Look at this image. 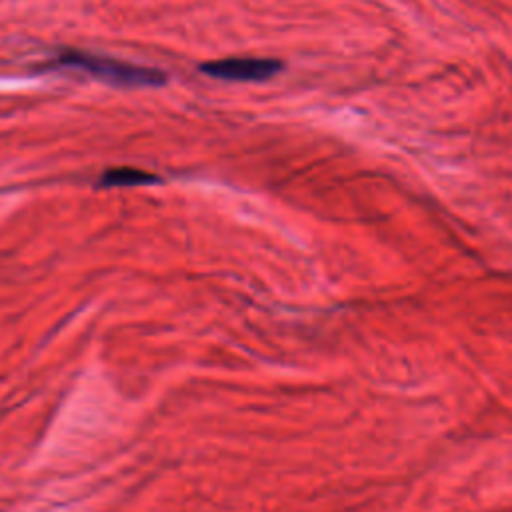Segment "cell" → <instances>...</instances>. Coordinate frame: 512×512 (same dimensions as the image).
Instances as JSON below:
<instances>
[{
	"mask_svg": "<svg viewBox=\"0 0 512 512\" xmlns=\"http://www.w3.org/2000/svg\"><path fill=\"white\" fill-rule=\"evenodd\" d=\"M50 66H60V68H78L84 70L86 74L116 84V86H126V88H136V86H160L166 82V74L156 70V68H146V66H136L130 62H122L110 56L102 54H92V52H78V50H64L58 54L56 60L50 62Z\"/></svg>",
	"mask_w": 512,
	"mask_h": 512,
	"instance_id": "cell-1",
	"label": "cell"
},
{
	"mask_svg": "<svg viewBox=\"0 0 512 512\" xmlns=\"http://www.w3.org/2000/svg\"><path fill=\"white\" fill-rule=\"evenodd\" d=\"M282 70V62L274 58H224L206 62L202 72L220 80L262 82Z\"/></svg>",
	"mask_w": 512,
	"mask_h": 512,
	"instance_id": "cell-2",
	"label": "cell"
},
{
	"mask_svg": "<svg viewBox=\"0 0 512 512\" xmlns=\"http://www.w3.org/2000/svg\"><path fill=\"white\" fill-rule=\"evenodd\" d=\"M152 182H158L154 174L138 168H130V166L106 170L100 178V186H138V184H152Z\"/></svg>",
	"mask_w": 512,
	"mask_h": 512,
	"instance_id": "cell-3",
	"label": "cell"
}]
</instances>
